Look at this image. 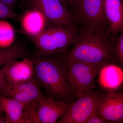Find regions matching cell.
<instances>
[{"instance_id":"obj_1","label":"cell","mask_w":123,"mask_h":123,"mask_svg":"<svg viewBox=\"0 0 123 123\" xmlns=\"http://www.w3.org/2000/svg\"><path fill=\"white\" fill-rule=\"evenodd\" d=\"M35 77L50 97L66 99L72 87L68 77L67 63L62 57L40 56L34 59Z\"/></svg>"},{"instance_id":"obj_2","label":"cell","mask_w":123,"mask_h":123,"mask_svg":"<svg viewBox=\"0 0 123 123\" xmlns=\"http://www.w3.org/2000/svg\"><path fill=\"white\" fill-rule=\"evenodd\" d=\"M109 38L91 32H78L72 48L62 56L65 62L93 65L106 64L111 58Z\"/></svg>"},{"instance_id":"obj_3","label":"cell","mask_w":123,"mask_h":123,"mask_svg":"<svg viewBox=\"0 0 123 123\" xmlns=\"http://www.w3.org/2000/svg\"><path fill=\"white\" fill-rule=\"evenodd\" d=\"M69 12L78 32L96 33L109 38L104 0H77Z\"/></svg>"},{"instance_id":"obj_4","label":"cell","mask_w":123,"mask_h":123,"mask_svg":"<svg viewBox=\"0 0 123 123\" xmlns=\"http://www.w3.org/2000/svg\"><path fill=\"white\" fill-rule=\"evenodd\" d=\"M77 34L75 26L53 25L31 38L39 53L48 57L66 52L74 44Z\"/></svg>"},{"instance_id":"obj_5","label":"cell","mask_w":123,"mask_h":123,"mask_svg":"<svg viewBox=\"0 0 123 123\" xmlns=\"http://www.w3.org/2000/svg\"><path fill=\"white\" fill-rule=\"evenodd\" d=\"M68 77L72 88L79 98L91 91L102 65H93L78 61L66 62Z\"/></svg>"},{"instance_id":"obj_6","label":"cell","mask_w":123,"mask_h":123,"mask_svg":"<svg viewBox=\"0 0 123 123\" xmlns=\"http://www.w3.org/2000/svg\"><path fill=\"white\" fill-rule=\"evenodd\" d=\"M103 98L91 91L78 98L70 105L58 121L60 123H86L90 117L97 111Z\"/></svg>"},{"instance_id":"obj_7","label":"cell","mask_w":123,"mask_h":123,"mask_svg":"<svg viewBox=\"0 0 123 123\" xmlns=\"http://www.w3.org/2000/svg\"><path fill=\"white\" fill-rule=\"evenodd\" d=\"M27 4L31 9L37 10L43 14L49 26H75L70 13L61 0H28Z\"/></svg>"},{"instance_id":"obj_8","label":"cell","mask_w":123,"mask_h":123,"mask_svg":"<svg viewBox=\"0 0 123 123\" xmlns=\"http://www.w3.org/2000/svg\"><path fill=\"white\" fill-rule=\"evenodd\" d=\"M35 77L28 81L13 82L5 79L0 88V95L28 104L43 95Z\"/></svg>"},{"instance_id":"obj_9","label":"cell","mask_w":123,"mask_h":123,"mask_svg":"<svg viewBox=\"0 0 123 123\" xmlns=\"http://www.w3.org/2000/svg\"><path fill=\"white\" fill-rule=\"evenodd\" d=\"M36 102L38 117L41 123H57L68 107L64 102L55 101L43 94Z\"/></svg>"},{"instance_id":"obj_10","label":"cell","mask_w":123,"mask_h":123,"mask_svg":"<svg viewBox=\"0 0 123 123\" xmlns=\"http://www.w3.org/2000/svg\"><path fill=\"white\" fill-rule=\"evenodd\" d=\"M97 112L108 122H117L123 120V94L111 91L100 102Z\"/></svg>"},{"instance_id":"obj_11","label":"cell","mask_w":123,"mask_h":123,"mask_svg":"<svg viewBox=\"0 0 123 123\" xmlns=\"http://www.w3.org/2000/svg\"><path fill=\"white\" fill-rule=\"evenodd\" d=\"M104 7L110 33L115 35L123 33V0H104Z\"/></svg>"},{"instance_id":"obj_12","label":"cell","mask_w":123,"mask_h":123,"mask_svg":"<svg viewBox=\"0 0 123 123\" xmlns=\"http://www.w3.org/2000/svg\"><path fill=\"white\" fill-rule=\"evenodd\" d=\"M34 62L27 58L21 61H13L7 71L5 79L13 82L28 81L35 77Z\"/></svg>"},{"instance_id":"obj_13","label":"cell","mask_w":123,"mask_h":123,"mask_svg":"<svg viewBox=\"0 0 123 123\" xmlns=\"http://www.w3.org/2000/svg\"><path fill=\"white\" fill-rule=\"evenodd\" d=\"M21 23L23 30L31 38L37 35L49 26L44 15L34 9L25 12L21 18Z\"/></svg>"},{"instance_id":"obj_14","label":"cell","mask_w":123,"mask_h":123,"mask_svg":"<svg viewBox=\"0 0 123 123\" xmlns=\"http://www.w3.org/2000/svg\"><path fill=\"white\" fill-rule=\"evenodd\" d=\"M99 84L102 88L112 90L118 88L123 82V71L115 65H104L99 73Z\"/></svg>"},{"instance_id":"obj_15","label":"cell","mask_w":123,"mask_h":123,"mask_svg":"<svg viewBox=\"0 0 123 123\" xmlns=\"http://www.w3.org/2000/svg\"><path fill=\"white\" fill-rule=\"evenodd\" d=\"M0 104L5 113L7 123H24V109L27 104L1 95Z\"/></svg>"},{"instance_id":"obj_16","label":"cell","mask_w":123,"mask_h":123,"mask_svg":"<svg viewBox=\"0 0 123 123\" xmlns=\"http://www.w3.org/2000/svg\"><path fill=\"white\" fill-rule=\"evenodd\" d=\"M27 52L24 45L17 43L4 49L0 52V67L9 62L26 58Z\"/></svg>"},{"instance_id":"obj_17","label":"cell","mask_w":123,"mask_h":123,"mask_svg":"<svg viewBox=\"0 0 123 123\" xmlns=\"http://www.w3.org/2000/svg\"><path fill=\"white\" fill-rule=\"evenodd\" d=\"M19 15L0 0V19L18 20Z\"/></svg>"},{"instance_id":"obj_18","label":"cell","mask_w":123,"mask_h":123,"mask_svg":"<svg viewBox=\"0 0 123 123\" xmlns=\"http://www.w3.org/2000/svg\"><path fill=\"white\" fill-rule=\"evenodd\" d=\"M118 39L116 45V51L120 60L123 64V32Z\"/></svg>"},{"instance_id":"obj_19","label":"cell","mask_w":123,"mask_h":123,"mask_svg":"<svg viewBox=\"0 0 123 123\" xmlns=\"http://www.w3.org/2000/svg\"><path fill=\"white\" fill-rule=\"evenodd\" d=\"M108 122L98 114L97 110L88 119L86 123H106Z\"/></svg>"},{"instance_id":"obj_20","label":"cell","mask_w":123,"mask_h":123,"mask_svg":"<svg viewBox=\"0 0 123 123\" xmlns=\"http://www.w3.org/2000/svg\"><path fill=\"white\" fill-rule=\"evenodd\" d=\"M13 61L9 62L0 68V88L4 81L7 71Z\"/></svg>"},{"instance_id":"obj_21","label":"cell","mask_w":123,"mask_h":123,"mask_svg":"<svg viewBox=\"0 0 123 123\" xmlns=\"http://www.w3.org/2000/svg\"><path fill=\"white\" fill-rule=\"evenodd\" d=\"M77 0H61L64 5L68 11L75 4Z\"/></svg>"},{"instance_id":"obj_22","label":"cell","mask_w":123,"mask_h":123,"mask_svg":"<svg viewBox=\"0 0 123 123\" xmlns=\"http://www.w3.org/2000/svg\"><path fill=\"white\" fill-rule=\"evenodd\" d=\"M5 4L8 6L10 8L13 9L14 7L18 0H0Z\"/></svg>"},{"instance_id":"obj_23","label":"cell","mask_w":123,"mask_h":123,"mask_svg":"<svg viewBox=\"0 0 123 123\" xmlns=\"http://www.w3.org/2000/svg\"><path fill=\"white\" fill-rule=\"evenodd\" d=\"M0 123H7L6 117H0Z\"/></svg>"},{"instance_id":"obj_24","label":"cell","mask_w":123,"mask_h":123,"mask_svg":"<svg viewBox=\"0 0 123 123\" xmlns=\"http://www.w3.org/2000/svg\"><path fill=\"white\" fill-rule=\"evenodd\" d=\"M2 111H3V110H2V107H1V105L0 104V113Z\"/></svg>"},{"instance_id":"obj_25","label":"cell","mask_w":123,"mask_h":123,"mask_svg":"<svg viewBox=\"0 0 123 123\" xmlns=\"http://www.w3.org/2000/svg\"><path fill=\"white\" fill-rule=\"evenodd\" d=\"M3 49H4L0 48V52L3 50Z\"/></svg>"},{"instance_id":"obj_26","label":"cell","mask_w":123,"mask_h":123,"mask_svg":"<svg viewBox=\"0 0 123 123\" xmlns=\"http://www.w3.org/2000/svg\"></svg>"}]
</instances>
